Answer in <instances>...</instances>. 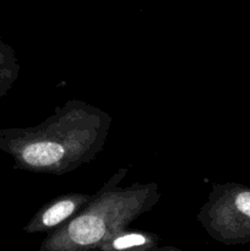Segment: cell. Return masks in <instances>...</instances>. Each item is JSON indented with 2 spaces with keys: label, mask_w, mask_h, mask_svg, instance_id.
I'll return each instance as SVG.
<instances>
[{
  "label": "cell",
  "mask_w": 250,
  "mask_h": 251,
  "mask_svg": "<svg viewBox=\"0 0 250 251\" xmlns=\"http://www.w3.org/2000/svg\"><path fill=\"white\" fill-rule=\"evenodd\" d=\"M159 235L147 230L123 229L105 240L97 251H149L158 247Z\"/></svg>",
  "instance_id": "cell-5"
},
{
  "label": "cell",
  "mask_w": 250,
  "mask_h": 251,
  "mask_svg": "<svg viewBox=\"0 0 250 251\" xmlns=\"http://www.w3.org/2000/svg\"><path fill=\"white\" fill-rule=\"evenodd\" d=\"M149 251H183L181 249H179V248L176 247H173V245H164V247H157L154 248V249H151Z\"/></svg>",
  "instance_id": "cell-7"
},
{
  "label": "cell",
  "mask_w": 250,
  "mask_h": 251,
  "mask_svg": "<svg viewBox=\"0 0 250 251\" xmlns=\"http://www.w3.org/2000/svg\"><path fill=\"white\" fill-rule=\"evenodd\" d=\"M19 59L14 48L0 37V97L7 95L20 75Z\"/></svg>",
  "instance_id": "cell-6"
},
{
  "label": "cell",
  "mask_w": 250,
  "mask_h": 251,
  "mask_svg": "<svg viewBox=\"0 0 250 251\" xmlns=\"http://www.w3.org/2000/svg\"><path fill=\"white\" fill-rule=\"evenodd\" d=\"M208 235L223 245L250 243V186L216 183L196 216Z\"/></svg>",
  "instance_id": "cell-3"
},
{
  "label": "cell",
  "mask_w": 250,
  "mask_h": 251,
  "mask_svg": "<svg viewBox=\"0 0 250 251\" xmlns=\"http://www.w3.org/2000/svg\"><path fill=\"white\" fill-rule=\"evenodd\" d=\"M129 169L122 167L96 191L91 202L71 220L48 233L38 251H97L115 233L158 203L157 183L120 184Z\"/></svg>",
  "instance_id": "cell-2"
},
{
  "label": "cell",
  "mask_w": 250,
  "mask_h": 251,
  "mask_svg": "<svg viewBox=\"0 0 250 251\" xmlns=\"http://www.w3.org/2000/svg\"><path fill=\"white\" fill-rule=\"evenodd\" d=\"M112 117L85 100L56 105L43 123L0 129V150L14 169L63 176L91 163L104 150Z\"/></svg>",
  "instance_id": "cell-1"
},
{
  "label": "cell",
  "mask_w": 250,
  "mask_h": 251,
  "mask_svg": "<svg viewBox=\"0 0 250 251\" xmlns=\"http://www.w3.org/2000/svg\"><path fill=\"white\" fill-rule=\"evenodd\" d=\"M93 195L95 194L70 193L56 196L34 213L24 227V232L28 234L53 232L85 208Z\"/></svg>",
  "instance_id": "cell-4"
}]
</instances>
